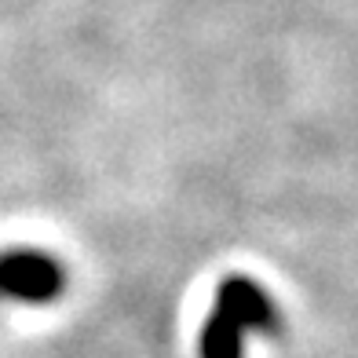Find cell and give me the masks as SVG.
I'll return each mask as SVG.
<instances>
[{
	"mask_svg": "<svg viewBox=\"0 0 358 358\" xmlns=\"http://www.w3.org/2000/svg\"><path fill=\"white\" fill-rule=\"evenodd\" d=\"M278 329H282V311L271 300V292L245 274H234L216 289L198 348L201 358H245L249 336Z\"/></svg>",
	"mask_w": 358,
	"mask_h": 358,
	"instance_id": "1",
	"label": "cell"
},
{
	"mask_svg": "<svg viewBox=\"0 0 358 358\" xmlns=\"http://www.w3.org/2000/svg\"><path fill=\"white\" fill-rule=\"evenodd\" d=\"M66 282H70L66 264L44 249L0 252V300L44 307V303H55L62 296Z\"/></svg>",
	"mask_w": 358,
	"mask_h": 358,
	"instance_id": "2",
	"label": "cell"
}]
</instances>
